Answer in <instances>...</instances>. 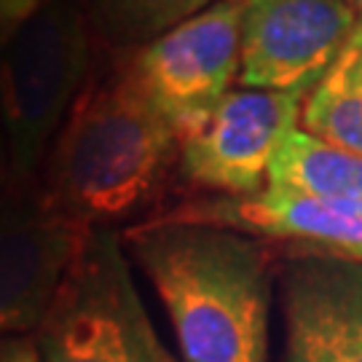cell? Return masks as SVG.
<instances>
[{"mask_svg": "<svg viewBox=\"0 0 362 362\" xmlns=\"http://www.w3.org/2000/svg\"><path fill=\"white\" fill-rule=\"evenodd\" d=\"M180 145L129 54H113L105 70L91 67L54 137L38 185L49 204L76 226L110 228L161 196L180 161Z\"/></svg>", "mask_w": 362, "mask_h": 362, "instance_id": "obj_1", "label": "cell"}, {"mask_svg": "<svg viewBox=\"0 0 362 362\" xmlns=\"http://www.w3.org/2000/svg\"><path fill=\"white\" fill-rule=\"evenodd\" d=\"M121 242L167 309L182 362H269L272 245L164 220L134 223Z\"/></svg>", "mask_w": 362, "mask_h": 362, "instance_id": "obj_2", "label": "cell"}, {"mask_svg": "<svg viewBox=\"0 0 362 362\" xmlns=\"http://www.w3.org/2000/svg\"><path fill=\"white\" fill-rule=\"evenodd\" d=\"M94 67L81 0H52L0 52V124L11 185L38 182L57 132Z\"/></svg>", "mask_w": 362, "mask_h": 362, "instance_id": "obj_3", "label": "cell"}, {"mask_svg": "<svg viewBox=\"0 0 362 362\" xmlns=\"http://www.w3.org/2000/svg\"><path fill=\"white\" fill-rule=\"evenodd\" d=\"M33 338L43 362H177L145 311L121 233L110 228L83 233Z\"/></svg>", "mask_w": 362, "mask_h": 362, "instance_id": "obj_4", "label": "cell"}, {"mask_svg": "<svg viewBox=\"0 0 362 362\" xmlns=\"http://www.w3.org/2000/svg\"><path fill=\"white\" fill-rule=\"evenodd\" d=\"M247 0H218L202 13L132 49L129 59L180 143L207 124L242 70Z\"/></svg>", "mask_w": 362, "mask_h": 362, "instance_id": "obj_5", "label": "cell"}, {"mask_svg": "<svg viewBox=\"0 0 362 362\" xmlns=\"http://www.w3.org/2000/svg\"><path fill=\"white\" fill-rule=\"evenodd\" d=\"M357 27L349 0H247L239 83L309 97Z\"/></svg>", "mask_w": 362, "mask_h": 362, "instance_id": "obj_6", "label": "cell"}, {"mask_svg": "<svg viewBox=\"0 0 362 362\" xmlns=\"http://www.w3.org/2000/svg\"><path fill=\"white\" fill-rule=\"evenodd\" d=\"M303 100L287 91H228L207 124L180 145V175L220 196L263 191L282 143L300 127Z\"/></svg>", "mask_w": 362, "mask_h": 362, "instance_id": "obj_7", "label": "cell"}, {"mask_svg": "<svg viewBox=\"0 0 362 362\" xmlns=\"http://www.w3.org/2000/svg\"><path fill=\"white\" fill-rule=\"evenodd\" d=\"M83 233L49 204L38 182L0 196V338L35 336Z\"/></svg>", "mask_w": 362, "mask_h": 362, "instance_id": "obj_8", "label": "cell"}, {"mask_svg": "<svg viewBox=\"0 0 362 362\" xmlns=\"http://www.w3.org/2000/svg\"><path fill=\"white\" fill-rule=\"evenodd\" d=\"M148 220L199 223L285 245L287 255H322L362 263V204L333 202L266 185L247 196H196Z\"/></svg>", "mask_w": 362, "mask_h": 362, "instance_id": "obj_9", "label": "cell"}, {"mask_svg": "<svg viewBox=\"0 0 362 362\" xmlns=\"http://www.w3.org/2000/svg\"><path fill=\"white\" fill-rule=\"evenodd\" d=\"M276 274L285 362H362V263L287 255Z\"/></svg>", "mask_w": 362, "mask_h": 362, "instance_id": "obj_10", "label": "cell"}, {"mask_svg": "<svg viewBox=\"0 0 362 362\" xmlns=\"http://www.w3.org/2000/svg\"><path fill=\"white\" fill-rule=\"evenodd\" d=\"M269 185L362 204V156L325 143L298 127L287 134L274 158Z\"/></svg>", "mask_w": 362, "mask_h": 362, "instance_id": "obj_11", "label": "cell"}, {"mask_svg": "<svg viewBox=\"0 0 362 362\" xmlns=\"http://www.w3.org/2000/svg\"><path fill=\"white\" fill-rule=\"evenodd\" d=\"M300 129L362 156V25L303 100Z\"/></svg>", "mask_w": 362, "mask_h": 362, "instance_id": "obj_12", "label": "cell"}, {"mask_svg": "<svg viewBox=\"0 0 362 362\" xmlns=\"http://www.w3.org/2000/svg\"><path fill=\"white\" fill-rule=\"evenodd\" d=\"M218 0H81L94 49L121 54L140 49Z\"/></svg>", "mask_w": 362, "mask_h": 362, "instance_id": "obj_13", "label": "cell"}, {"mask_svg": "<svg viewBox=\"0 0 362 362\" xmlns=\"http://www.w3.org/2000/svg\"><path fill=\"white\" fill-rule=\"evenodd\" d=\"M52 0H0V52L22 27L40 13Z\"/></svg>", "mask_w": 362, "mask_h": 362, "instance_id": "obj_14", "label": "cell"}, {"mask_svg": "<svg viewBox=\"0 0 362 362\" xmlns=\"http://www.w3.org/2000/svg\"><path fill=\"white\" fill-rule=\"evenodd\" d=\"M0 362H43L33 336L0 338Z\"/></svg>", "mask_w": 362, "mask_h": 362, "instance_id": "obj_15", "label": "cell"}, {"mask_svg": "<svg viewBox=\"0 0 362 362\" xmlns=\"http://www.w3.org/2000/svg\"><path fill=\"white\" fill-rule=\"evenodd\" d=\"M11 188V153H8V140L0 124V196Z\"/></svg>", "mask_w": 362, "mask_h": 362, "instance_id": "obj_16", "label": "cell"}, {"mask_svg": "<svg viewBox=\"0 0 362 362\" xmlns=\"http://www.w3.org/2000/svg\"><path fill=\"white\" fill-rule=\"evenodd\" d=\"M351 6H354V11L360 16V25H362V0H351Z\"/></svg>", "mask_w": 362, "mask_h": 362, "instance_id": "obj_17", "label": "cell"}, {"mask_svg": "<svg viewBox=\"0 0 362 362\" xmlns=\"http://www.w3.org/2000/svg\"><path fill=\"white\" fill-rule=\"evenodd\" d=\"M349 3H351V0H349Z\"/></svg>", "mask_w": 362, "mask_h": 362, "instance_id": "obj_18", "label": "cell"}]
</instances>
